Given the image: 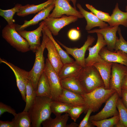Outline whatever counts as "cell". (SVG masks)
<instances>
[{
    "instance_id": "cell-1",
    "label": "cell",
    "mask_w": 127,
    "mask_h": 127,
    "mask_svg": "<svg viewBox=\"0 0 127 127\" xmlns=\"http://www.w3.org/2000/svg\"><path fill=\"white\" fill-rule=\"evenodd\" d=\"M52 100L46 97L36 96L28 112L31 118V127H40L42 123L50 117V106Z\"/></svg>"
},
{
    "instance_id": "cell-2",
    "label": "cell",
    "mask_w": 127,
    "mask_h": 127,
    "mask_svg": "<svg viewBox=\"0 0 127 127\" xmlns=\"http://www.w3.org/2000/svg\"><path fill=\"white\" fill-rule=\"evenodd\" d=\"M116 91L113 89H106L104 86L98 87L90 92L84 93L81 95L85 102V113L89 109L92 112L97 111L102 104L106 103Z\"/></svg>"
},
{
    "instance_id": "cell-3",
    "label": "cell",
    "mask_w": 127,
    "mask_h": 127,
    "mask_svg": "<svg viewBox=\"0 0 127 127\" xmlns=\"http://www.w3.org/2000/svg\"><path fill=\"white\" fill-rule=\"evenodd\" d=\"M76 77L85 93L98 87H105L99 72L93 65L83 67Z\"/></svg>"
},
{
    "instance_id": "cell-4",
    "label": "cell",
    "mask_w": 127,
    "mask_h": 127,
    "mask_svg": "<svg viewBox=\"0 0 127 127\" xmlns=\"http://www.w3.org/2000/svg\"><path fill=\"white\" fill-rule=\"evenodd\" d=\"M43 40L40 46L35 51L34 63L32 69L29 71L28 78L31 81L33 87L36 91L38 81L44 71L45 64L43 53L46 48L47 36L43 29Z\"/></svg>"
},
{
    "instance_id": "cell-5",
    "label": "cell",
    "mask_w": 127,
    "mask_h": 127,
    "mask_svg": "<svg viewBox=\"0 0 127 127\" xmlns=\"http://www.w3.org/2000/svg\"><path fill=\"white\" fill-rule=\"evenodd\" d=\"M16 24L7 25L2 30V37L11 46L17 51L23 53L30 50L29 45L16 29Z\"/></svg>"
},
{
    "instance_id": "cell-6",
    "label": "cell",
    "mask_w": 127,
    "mask_h": 127,
    "mask_svg": "<svg viewBox=\"0 0 127 127\" xmlns=\"http://www.w3.org/2000/svg\"><path fill=\"white\" fill-rule=\"evenodd\" d=\"M44 71L50 88L52 99L57 100L62 93L63 88L59 76L48 58L46 60Z\"/></svg>"
},
{
    "instance_id": "cell-7",
    "label": "cell",
    "mask_w": 127,
    "mask_h": 127,
    "mask_svg": "<svg viewBox=\"0 0 127 127\" xmlns=\"http://www.w3.org/2000/svg\"><path fill=\"white\" fill-rule=\"evenodd\" d=\"M127 75V67L122 64L112 63L109 89L115 90L121 98V85Z\"/></svg>"
},
{
    "instance_id": "cell-8",
    "label": "cell",
    "mask_w": 127,
    "mask_h": 127,
    "mask_svg": "<svg viewBox=\"0 0 127 127\" xmlns=\"http://www.w3.org/2000/svg\"><path fill=\"white\" fill-rule=\"evenodd\" d=\"M0 63H4L12 70L16 78L17 85L23 100L25 102L26 86L29 79V71L20 68L5 60L0 58Z\"/></svg>"
},
{
    "instance_id": "cell-9",
    "label": "cell",
    "mask_w": 127,
    "mask_h": 127,
    "mask_svg": "<svg viewBox=\"0 0 127 127\" xmlns=\"http://www.w3.org/2000/svg\"><path fill=\"white\" fill-rule=\"evenodd\" d=\"M119 97L116 91L107 100L104 107L97 114L90 116L89 120L99 121L119 115L117 103Z\"/></svg>"
},
{
    "instance_id": "cell-10",
    "label": "cell",
    "mask_w": 127,
    "mask_h": 127,
    "mask_svg": "<svg viewBox=\"0 0 127 127\" xmlns=\"http://www.w3.org/2000/svg\"><path fill=\"white\" fill-rule=\"evenodd\" d=\"M54 9L48 17L59 18L65 15L74 16L79 18H83L79 11L72 7L67 0H54Z\"/></svg>"
},
{
    "instance_id": "cell-11",
    "label": "cell",
    "mask_w": 127,
    "mask_h": 127,
    "mask_svg": "<svg viewBox=\"0 0 127 127\" xmlns=\"http://www.w3.org/2000/svg\"><path fill=\"white\" fill-rule=\"evenodd\" d=\"M76 16H64L59 18L48 17L43 20L45 24L53 35H58L60 30L65 26L78 20Z\"/></svg>"
},
{
    "instance_id": "cell-12",
    "label": "cell",
    "mask_w": 127,
    "mask_h": 127,
    "mask_svg": "<svg viewBox=\"0 0 127 127\" xmlns=\"http://www.w3.org/2000/svg\"><path fill=\"white\" fill-rule=\"evenodd\" d=\"M95 40V38L93 36H88L84 44L80 48H69L58 40L57 42L66 50L68 54L73 57L78 64L83 67L86 66L85 58L86 52L88 47L92 44Z\"/></svg>"
},
{
    "instance_id": "cell-13",
    "label": "cell",
    "mask_w": 127,
    "mask_h": 127,
    "mask_svg": "<svg viewBox=\"0 0 127 127\" xmlns=\"http://www.w3.org/2000/svg\"><path fill=\"white\" fill-rule=\"evenodd\" d=\"M97 39L95 44L92 47H89L87 49L89 51V55L85 59L86 66L93 65L95 63L103 62L105 61L99 55L101 49L107 45L102 35L99 33H96Z\"/></svg>"
},
{
    "instance_id": "cell-14",
    "label": "cell",
    "mask_w": 127,
    "mask_h": 127,
    "mask_svg": "<svg viewBox=\"0 0 127 127\" xmlns=\"http://www.w3.org/2000/svg\"><path fill=\"white\" fill-rule=\"evenodd\" d=\"M44 24L43 21L39 24V26L36 29L31 31L23 30L17 32L28 42L30 50L35 53L36 50L41 45L40 39L42 36L43 27Z\"/></svg>"
},
{
    "instance_id": "cell-15",
    "label": "cell",
    "mask_w": 127,
    "mask_h": 127,
    "mask_svg": "<svg viewBox=\"0 0 127 127\" xmlns=\"http://www.w3.org/2000/svg\"><path fill=\"white\" fill-rule=\"evenodd\" d=\"M119 25L113 27L108 26L99 29H95L87 31L88 33H99L103 36L107 44V48L111 51H114L115 42L118 38L116 36Z\"/></svg>"
},
{
    "instance_id": "cell-16",
    "label": "cell",
    "mask_w": 127,
    "mask_h": 127,
    "mask_svg": "<svg viewBox=\"0 0 127 127\" xmlns=\"http://www.w3.org/2000/svg\"><path fill=\"white\" fill-rule=\"evenodd\" d=\"M99 55L106 62L117 63L127 67V54L121 50L112 52L104 47L100 50Z\"/></svg>"
},
{
    "instance_id": "cell-17",
    "label": "cell",
    "mask_w": 127,
    "mask_h": 127,
    "mask_svg": "<svg viewBox=\"0 0 127 127\" xmlns=\"http://www.w3.org/2000/svg\"><path fill=\"white\" fill-rule=\"evenodd\" d=\"M46 48L48 53V59L57 73L59 75L63 65L60 56L52 41L47 36Z\"/></svg>"
},
{
    "instance_id": "cell-18",
    "label": "cell",
    "mask_w": 127,
    "mask_h": 127,
    "mask_svg": "<svg viewBox=\"0 0 127 127\" xmlns=\"http://www.w3.org/2000/svg\"><path fill=\"white\" fill-rule=\"evenodd\" d=\"M77 6L87 21V25L85 27L86 30L90 31L96 27H99V28H102L108 26V24L99 19L92 12L85 10L80 4H77Z\"/></svg>"
},
{
    "instance_id": "cell-19",
    "label": "cell",
    "mask_w": 127,
    "mask_h": 127,
    "mask_svg": "<svg viewBox=\"0 0 127 127\" xmlns=\"http://www.w3.org/2000/svg\"><path fill=\"white\" fill-rule=\"evenodd\" d=\"M54 3L49 6L38 12L32 19L29 21L25 20L22 25L16 24V28L17 32L24 30L27 28L37 24L40 21L48 17L51 11L55 7Z\"/></svg>"
},
{
    "instance_id": "cell-20",
    "label": "cell",
    "mask_w": 127,
    "mask_h": 127,
    "mask_svg": "<svg viewBox=\"0 0 127 127\" xmlns=\"http://www.w3.org/2000/svg\"><path fill=\"white\" fill-rule=\"evenodd\" d=\"M54 0H48L44 3L36 5L27 4L22 5L16 12V14L19 16L24 17L31 14H35L53 3Z\"/></svg>"
},
{
    "instance_id": "cell-21",
    "label": "cell",
    "mask_w": 127,
    "mask_h": 127,
    "mask_svg": "<svg viewBox=\"0 0 127 127\" xmlns=\"http://www.w3.org/2000/svg\"><path fill=\"white\" fill-rule=\"evenodd\" d=\"M57 100L73 106L85 105V104L84 99L80 95L64 88Z\"/></svg>"
},
{
    "instance_id": "cell-22",
    "label": "cell",
    "mask_w": 127,
    "mask_h": 127,
    "mask_svg": "<svg viewBox=\"0 0 127 127\" xmlns=\"http://www.w3.org/2000/svg\"><path fill=\"white\" fill-rule=\"evenodd\" d=\"M112 64V63L104 61L97 62L93 65L99 72L104 81L105 88L107 89H109Z\"/></svg>"
},
{
    "instance_id": "cell-23",
    "label": "cell",
    "mask_w": 127,
    "mask_h": 127,
    "mask_svg": "<svg viewBox=\"0 0 127 127\" xmlns=\"http://www.w3.org/2000/svg\"><path fill=\"white\" fill-rule=\"evenodd\" d=\"M83 67L75 61L63 64L58 75L60 78L61 80L71 77H76Z\"/></svg>"
},
{
    "instance_id": "cell-24",
    "label": "cell",
    "mask_w": 127,
    "mask_h": 127,
    "mask_svg": "<svg viewBox=\"0 0 127 127\" xmlns=\"http://www.w3.org/2000/svg\"><path fill=\"white\" fill-rule=\"evenodd\" d=\"M108 23L111 27L121 25L127 27V12H123L119 9L118 3L113 10Z\"/></svg>"
},
{
    "instance_id": "cell-25",
    "label": "cell",
    "mask_w": 127,
    "mask_h": 127,
    "mask_svg": "<svg viewBox=\"0 0 127 127\" xmlns=\"http://www.w3.org/2000/svg\"><path fill=\"white\" fill-rule=\"evenodd\" d=\"M63 88L82 95L85 92L76 77H71L60 80Z\"/></svg>"
},
{
    "instance_id": "cell-26",
    "label": "cell",
    "mask_w": 127,
    "mask_h": 127,
    "mask_svg": "<svg viewBox=\"0 0 127 127\" xmlns=\"http://www.w3.org/2000/svg\"><path fill=\"white\" fill-rule=\"evenodd\" d=\"M36 91V96L46 97L52 99L50 88L44 71L38 81Z\"/></svg>"
},
{
    "instance_id": "cell-27",
    "label": "cell",
    "mask_w": 127,
    "mask_h": 127,
    "mask_svg": "<svg viewBox=\"0 0 127 127\" xmlns=\"http://www.w3.org/2000/svg\"><path fill=\"white\" fill-rule=\"evenodd\" d=\"M69 116L68 113H66L63 115L56 116L54 119L50 117L43 122L42 124L43 127H67Z\"/></svg>"
},
{
    "instance_id": "cell-28",
    "label": "cell",
    "mask_w": 127,
    "mask_h": 127,
    "mask_svg": "<svg viewBox=\"0 0 127 127\" xmlns=\"http://www.w3.org/2000/svg\"><path fill=\"white\" fill-rule=\"evenodd\" d=\"M43 29L47 35L52 41L56 49L61 58L63 64L72 63L74 61L70 57L66 52L64 51L60 46L53 37L51 31L45 24L43 26Z\"/></svg>"
},
{
    "instance_id": "cell-29",
    "label": "cell",
    "mask_w": 127,
    "mask_h": 127,
    "mask_svg": "<svg viewBox=\"0 0 127 127\" xmlns=\"http://www.w3.org/2000/svg\"><path fill=\"white\" fill-rule=\"evenodd\" d=\"M12 119L15 127H31V122L28 111H23L16 114Z\"/></svg>"
},
{
    "instance_id": "cell-30",
    "label": "cell",
    "mask_w": 127,
    "mask_h": 127,
    "mask_svg": "<svg viewBox=\"0 0 127 127\" xmlns=\"http://www.w3.org/2000/svg\"><path fill=\"white\" fill-rule=\"evenodd\" d=\"M73 105L58 100H52L50 108L52 113L56 116L61 115L64 113H67Z\"/></svg>"
},
{
    "instance_id": "cell-31",
    "label": "cell",
    "mask_w": 127,
    "mask_h": 127,
    "mask_svg": "<svg viewBox=\"0 0 127 127\" xmlns=\"http://www.w3.org/2000/svg\"><path fill=\"white\" fill-rule=\"evenodd\" d=\"M36 95L32 82L30 79L28 80L26 84V105L24 111H28L34 103Z\"/></svg>"
},
{
    "instance_id": "cell-32",
    "label": "cell",
    "mask_w": 127,
    "mask_h": 127,
    "mask_svg": "<svg viewBox=\"0 0 127 127\" xmlns=\"http://www.w3.org/2000/svg\"><path fill=\"white\" fill-rule=\"evenodd\" d=\"M20 4H17L13 8L9 9L4 10L0 9V16L7 21L8 24L12 25L14 23L15 20L13 19L14 15L22 6Z\"/></svg>"
},
{
    "instance_id": "cell-33",
    "label": "cell",
    "mask_w": 127,
    "mask_h": 127,
    "mask_svg": "<svg viewBox=\"0 0 127 127\" xmlns=\"http://www.w3.org/2000/svg\"><path fill=\"white\" fill-rule=\"evenodd\" d=\"M119 115L114 116L111 118L99 121H90L93 126L97 127H112L115 126L119 120Z\"/></svg>"
},
{
    "instance_id": "cell-34",
    "label": "cell",
    "mask_w": 127,
    "mask_h": 127,
    "mask_svg": "<svg viewBox=\"0 0 127 127\" xmlns=\"http://www.w3.org/2000/svg\"><path fill=\"white\" fill-rule=\"evenodd\" d=\"M117 107L119 112L120 120L124 127H127V109L123 104L120 97L117 101Z\"/></svg>"
},
{
    "instance_id": "cell-35",
    "label": "cell",
    "mask_w": 127,
    "mask_h": 127,
    "mask_svg": "<svg viewBox=\"0 0 127 127\" xmlns=\"http://www.w3.org/2000/svg\"><path fill=\"white\" fill-rule=\"evenodd\" d=\"M117 32L119 36V38H118L116 40L114 51L120 50L127 54V41H126L123 38L121 33V30L119 27Z\"/></svg>"
},
{
    "instance_id": "cell-36",
    "label": "cell",
    "mask_w": 127,
    "mask_h": 127,
    "mask_svg": "<svg viewBox=\"0 0 127 127\" xmlns=\"http://www.w3.org/2000/svg\"><path fill=\"white\" fill-rule=\"evenodd\" d=\"M85 5L91 12L101 20L108 22L110 20V16L108 13L97 10L92 5L88 4H86Z\"/></svg>"
},
{
    "instance_id": "cell-37",
    "label": "cell",
    "mask_w": 127,
    "mask_h": 127,
    "mask_svg": "<svg viewBox=\"0 0 127 127\" xmlns=\"http://www.w3.org/2000/svg\"><path fill=\"white\" fill-rule=\"evenodd\" d=\"M85 105L74 106L68 111L67 113L74 122H76L80 115L85 110Z\"/></svg>"
},
{
    "instance_id": "cell-38",
    "label": "cell",
    "mask_w": 127,
    "mask_h": 127,
    "mask_svg": "<svg viewBox=\"0 0 127 127\" xmlns=\"http://www.w3.org/2000/svg\"><path fill=\"white\" fill-rule=\"evenodd\" d=\"M92 112L91 109H89L84 118L79 124L78 127H91L93 126L89 120L90 115Z\"/></svg>"
},
{
    "instance_id": "cell-39",
    "label": "cell",
    "mask_w": 127,
    "mask_h": 127,
    "mask_svg": "<svg viewBox=\"0 0 127 127\" xmlns=\"http://www.w3.org/2000/svg\"><path fill=\"white\" fill-rule=\"evenodd\" d=\"M7 112L14 116L17 113L14 109L10 106L6 105L3 103L0 102V116L4 113Z\"/></svg>"
},
{
    "instance_id": "cell-40",
    "label": "cell",
    "mask_w": 127,
    "mask_h": 127,
    "mask_svg": "<svg viewBox=\"0 0 127 127\" xmlns=\"http://www.w3.org/2000/svg\"><path fill=\"white\" fill-rule=\"evenodd\" d=\"M69 39L72 41H76L78 40L80 37V31L76 29H72L70 30L67 34Z\"/></svg>"
},
{
    "instance_id": "cell-41",
    "label": "cell",
    "mask_w": 127,
    "mask_h": 127,
    "mask_svg": "<svg viewBox=\"0 0 127 127\" xmlns=\"http://www.w3.org/2000/svg\"><path fill=\"white\" fill-rule=\"evenodd\" d=\"M121 98L123 104L127 109V89H121Z\"/></svg>"
},
{
    "instance_id": "cell-42",
    "label": "cell",
    "mask_w": 127,
    "mask_h": 127,
    "mask_svg": "<svg viewBox=\"0 0 127 127\" xmlns=\"http://www.w3.org/2000/svg\"><path fill=\"white\" fill-rule=\"evenodd\" d=\"M0 127H15V126L12 121L0 120Z\"/></svg>"
},
{
    "instance_id": "cell-43",
    "label": "cell",
    "mask_w": 127,
    "mask_h": 127,
    "mask_svg": "<svg viewBox=\"0 0 127 127\" xmlns=\"http://www.w3.org/2000/svg\"><path fill=\"white\" fill-rule=\"evenodd\" d=\"M123 88L127 89V75L125 76L122 83L121 89Z\"/></svg>"
},
{
    "instance_id": "cell-44",
    "label": "cell",
    "mask_w": 127,
    "mask_h": 127,
    "mask_svg": "<svg viewBox=\"0 0 127 127\" xmlns=\"http://www.w3.org/2000/svg\"><path fill=\"white\" fill-rule=\"evenodd\" d=\"M79 125L75 122H72L69 124H67V127H77Z\"/></svg>"
},
{
    "instance_id": "cell-45",
    "label": "cell",
    "mask_w": 127,
    "mask_h": 127,
    "mask_svg": "<svg viewBox=\"0 0 127 127\" xmlns=\"http://www.w3.org/2000/svg\"><path fill=\"white\" fill-rule=\"evenodd\" d=\"M115 126L117 127H124V125L120 120Z\"/></svg>"
},
{
    "instance_id": "cell-46",
    "label": "cell",
    "mask_w": 127,
    "mask_h": 127,
    "mask_svg": "<svg viewBox=\"0 0 127 127\" xmlns=\"http://www.w3.org/2000/svg\"><path fill=\"white\" fill-rule=\"evenodd\" d=\"M67 0L69 3L70 2V1H71L73 4V6H74V7L76 9V1L77 0Z\"/></svg>"
},
{
    "instance_id": "cell-47",
    "label": "cell",
    "mask_w": 127,
    "mask_h": 127,
    "mask_svg": "<svg viewBox=\"0 0 127 127\" xmlns=\"http://www.w3.org/2000/svg\"><path fill=\"white\" fill-rule=\"evenodd\" d=\"M126 12H127V5H126Z\"/></svg>"
}]
</instances>
